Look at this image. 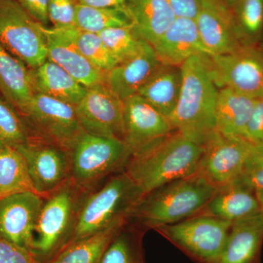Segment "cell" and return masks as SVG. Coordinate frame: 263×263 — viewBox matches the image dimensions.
<instances>
[{
	"label": "cell",
	"instance_id": "ffe728a7",
	"mask_svg": "<svg viewBox=\"0 0 263 263\" xmlns=\"http://www.w3.org/2000/svg\"><path fill=\"white\" fill-rule=\"evenodd\" d=\"M263 212L233 221L218 263H259Z\"/></svg>",
	"mask_w": 263,
	"mask_h": 263
},
{
	"label": "cell",
	"instance_id": "60d3db41",
	"mask_svg": "<svg viewBox=\"0 0 263 263\" xmlns=\"http://www.w3.org/2000/svg\"><path fill=\"white\" fill-rule=\"evenodd\" d=\"M79 4L97 8H122L127 9L128 0H76Z\"/></svg>",
	"mask_w": 263,
	"mask_h": 263
},
{
	"label": "cell",
	"instance_id": "ac0fdd59",
	"mask_svg": "<svg viewBox=\"0 0 263 263\" xmlns=\"http://www.w3.org/2000/svg\"><path fill=\"white\" fill-rule=\"evenodd\" d=\"M161 65L154 48L146 43L138 54L106 72L105 82L124 102L138 95Z\"/></svg>",
	"mask_w": 263,
	"mask_h": 263
},
{
	"label": "cell",
	"instance_id": "2e32d148",
	"mask_svg": "<svg viewBox=\"0 0 263 263\" xmlns=\"http://www.w3.org/2000/svg\"><path fill=\"white\" fill-rule=\"evenodd\" d=\"M123 141L132 154L174 132L168 118L136 95L124 101Z\"/></svg>",
	"mask_w": 263,
	"mask_h": 263
},
{
	"label": "cell",
	"instance_id": "8d00e7d4",
	"mask_svg": "<svg viewBox=\"0 0 263 263\" xmlns=\"http://www.w3.org/2000/svg\"><path fill=\"white\" fill-rule=\"evenodd\" d=\"M243 139L254 146H263V97L256 100Z\"/></svg>",
	"mask_w": 263,
	"mask_h": 263
},
{
	"label": "cell",
	"instance_id": "277c9868",
	"mask_svg": "<svg viewBox=\"0 0 263 263\" xmlns=\"http://www.w3.org/2000/svg\"><path fill=\"white\" fill-rule=\"evenodd\" d=\"M88 194L70 179L43 197L31 250L40 262H47L69 243L81 205Z\"/></svg>",
	"mask_w": 263,
	"mask_h": 263
},
{
	"label": "cell",
	"instance_id": "8fae6325",
	"mask_svg": "<svg viewBox=\"0 0 263 263\" xmlns=\"http://www.w3.org/2000/svg\"><path fill=\"white\" fill-rule=\"evenodd\" d=\"M242 138H231L217 131L203 145L197 172L219 189L235 182L252 149Z\"/></svg>",
	"mask_w": 263,
	"mask_h": 263
},
{
	"label": "cell",
	"instance_id": "44dd1931",
	"mask_svg": "<svg viewBox=\"0 0 263 263\" xmlns=\"http://www.w3.org/2000/svg\"><path fill=\"white\" fill-rule=\"evenodd\" d=\"M30 76L34 93L47 95L75 106L84 98L87 89L48 59L42 65L30 69Z\"/></svg>",
	"mask_w": 263,
	"mask_h": 263
},
{
	"label": "cell",
	"instance_id": "9a60e30c",
	"mask_svg": "<svg viewBox=\"0 0 263 263\" xmlns=\"http://www.w3.org/2000/svg\"><path fill=\"white\" fill-rule=\"evenodd\" d=\"M43 198L22 192L0 198V239L31 252L33 233Z\"/></svg>",
	"mask_w": 263,
	"mask_h": 263
},
{
	"label": "cell",
	"instance_id": "4316f807",
	"mask_svg": "<svg viewBox=\"0 0 263 263\" xmlns=\"http://www.w3.org/2000/svg\"><path fill=\"white\" fill-rule=\"evenodd\" d=\"M127 222L119 223L95 234L71 242L45 263H100L109 243Z\"/></svg>",
	"mask_w": 263,
	"mask_h": 263
},
{
	"label": "cell",
	"instance_id": "3957f363",
	"mask_svg": "<svg viewBox=\"0 0 263 263\" xmlns=\"http://www.w3.org/2000/svg\"><path fill=\"white\" fill-rule=\"evenodd\" d=\"M181 68V92L170 122L175 131L203 146L216 132L218 88L211 79L202 57H191Z\"/></svg>",
	"mask_w": 263,
	"mask_h": 263
},
{
	"label": "cell",
	"instance_id": "5bb4252c",
	"mask_svg": "<svg viewBox=\"0 0 263 263\" xmlns=\"http://www.w3.org/2000/svg\"><path fill=\"white\" fill-rule=\"evenodd\" d=\"M209 56L232 53L243 47L233 10L222 0H201L195 18Z\"/></svg>",
	"mask_w": 263,
	"mask_h": 263
},
{
	"label": "cell",
	"instance_id": "74e56055",
	"mask_svg": "<svg viewBox=\"0 0 263 263\" xmlns=\"http://www.w3.org/2000/svg\"><path fill=\"white\" fill-rule=\"evenodd\" d=\"M0 263H41L34 254L0 239Z\"/></svg>",
	"mask_w": 263,
	"mask_h": 263
},
{
	"label": "cell",
	"instance_id": "52a82bcc",
	"mask_svg": "<svg viewBox=\"0 0 263 263\" xmlns=\"http://www.w3.org/2000/svg\"><path fill=\"white\" fill-rule=\"evenodd\" d=\"M18 113L32 139L53 143L69 152L84 132L75 105L41 93H34Z\"/></svg>",
	"mask_w": 263,
	"mask_h": 263
},
{
	"label": "cell",
	"instance_id": "30bf717a",
	"mask_svg": "<svg viewBox=\"0 0 263 263\" xmlns=\"http://www.w3.org/2000/svg\"><path fill=\"white\" fill-rule=\"evenodd\" d=\"M0 45L29 69L47 60L42 25L15 0H0Z\"/></svg>",
	"mask_w": 263,
	"mask_h": 263
},
{
	"label": "cell",
	"instance_id": "f546056e",
	"mask_svg": "<svg viewBox=\"0 0 263 263\" xmlns=\"http://www.w3.org/2000/svg\"><path fill=\"white\" fill-rule=\"evenodd\" d=\"M141 228L129 226L128 221L109 243L100 263H145Z\"/></svg>",
	"mask_w": 263,
	"mask_h": 263
},
{
	"label": "cell",
	"instance_id": "484cf974",
	"mask_svg": "<svg viewBox=\"0 0 263 263\" xmlns=\"http://www.w3.org/2000/svg\"><path fill=\"white\" fill-rule=\"evenodd\" d=\"M182 78L181 67L162 64L138 95L169 119L179 101Z\"/></svg>",
	"mask_w": 263,
	"mask_h": 263
},
{
	"label": "cell",
	"instance_id": "7c38bea8",
	"mask_svg": "<svg viewBox=\"0 0 263 263\" xmlns=\"http://www.w3.org/2000/svg\"><path fill=\"white\" fill-rule=\"evenodd\" d=\"M16 149L25 160L33 187L40 196H48L71 179L68 150L38 139H31Z\"/></svg>",
	"mask_w": 263,
	"mask_h": 263
},
{
	"label": "cell",
	"instance_id": "d6986e66",
	"mask_svg": "<svg viewBox=\"0 0 263 263\" xmlns=\"http://www.w3.org/2000/svg\"><path fill=\"white\" fill-rule=\"evenodd\" d=\"M46 37L47 59L60 65L85 87L105 82V72L93 65L75 45L57 28L42 25Z\"/></svg>",
	"mask_w": 263,
	"mask_h": 263
},
{
	"label": "cell",
	"instance_id": "f35d334b",
	"mask_svg": "<svg viewBox=\"0 0 263 263\" xmlns=\"http://www.w3.org/2000/svg\"><path fill=\"white\" fill-rule=\"evenodd\" d=\"M35 22L46 27L49 22L48 2L49 0H15Z\"/></svg>",
	"mask_w": 263,
	"mask_h": 263
},
{
	"label": "cell",
	"instance_id": "6da1fadb",
	"mask_svg": "<svg viewBox=\"0 0 263 263\" xmlns=\"http://www.w3.org/2000/svg\"><path fill=\"white\" fill-rule=\"evenodd\" d=\"M202 151L174 131L132 154L122 171L143 197L165 183L196 174Z\"/></svg>",
	"mask_w": 263,
	"mask_h": 263
},
{
	"label": "cell",
	"instance_id": "ba28073f",
	"mask_svg": "<svg viewBox=\"0 0 263 263\" xmlns=\"http://www.w3.org/2000/svg\"><path fill=\"white\" fill-rule=\"evenodd\" d=\"M233 222L199 214L156 231L199 263H218Z\"/></svg>",
	"mask_w": 263,
	"mask_h": 263
},
{
	"label": "cell",
	"instance_id": "cb8c5ba5",
	"mask_svg": "<svg viewBox=\"0 0 263 263\" xmlns=\"http://www.w3.org/2000/svg\"><path fill=\"white\" fill-rule=\"evenodd\" d=\"M259 210L255 193L238 183H233L218 189L199 214L233 222Z\"/></svg>",
	"mask_w": 263,
	"mask_h": 263
},
{
	"label": "cell",
	"instance_id": "7bdbcfd3",
	"mask_svg": "<svg viewBox=\"0 0 263 263\" xmlns=\"http://www.w3.org/2000/svg\"><path fill=\"white\" fill-rule=\"evenodd\" d=\"M222 1L224 2V3H226V4L228 5V6H230V8H232V7H233V5L235 4V2H236L237 0H222Z\"/></svg>",
	"mask_w": 263,
	"mask_h": 263
},
{
	"label": "cell",
	"instance_id": "1f68e13d",
	"mask_svg": "<svg viewBox=\"0 0 263 263\" xmlns=\"http://www.w3.org/2000/svg\"><path fill=\"white\" fill-rule=\"evenodd\" d=\"M231 8L243 46H258L263 36V0H237Z\"/></svg>",
	"mask_w": 263,
	"mask_h": 263
},
{
	"label": "cell",
	"instance_id": "b9f144b4",
	"mask_svg": "<svg viewBox=\"0 0 263 263\" xmlns=\"http://www.w3.org/2000/svg\"><path fill=\"white\" fill-rule=\"evenodd\" d=\"M255 195L258 200L260 210L263 212V191L256 192Z\"/></svg>",
	"mask_w": 263,
	"mask_h": 263
},
{
	"label": "cell",
	"instance_id": "e575fe53",
	"mask_svg": "<svg viewBox=\"0 0 263 263\" xmlns=\"http://www.w3.org/2000/svg\"><path fill=\"white\" fill-rule=\"evenodd\" d=\"M234 183L254 193L263 191V146L252 147L243 172Z\"/></svg>",
	"mask_w": 263,
	"mask_h": 263
},
{
	"label": "cell",
	"instance_id": "603a6c76",
	"mask_svg": "<svg viewBox=\"0 0 263 263\" xmlns=\"http://www.w3.org/2000/svg\"><path fill=\"white\" fill-rule=\"evenodd\" d=\"M127 10L138 35L152 46L176 18L165 0H128Z\"/></svg>",
	"mask_w": 263,
	"mask_h": 263
},
{
	"label": "cell",
	"instance_id": "4dcf8cb0",
	"mask_svg": "<svg viewBox=\"0 0 263 263\" xmlns=\"http://www.w3.org/2000/svg\"><path fill=\"white\" fill-rule=\"evenodd\" d=\"M57 29H60L93 65L105 73L117 65V60L97 33L86 32L76 27Z\"/></svg>",
	"mask_w": 263,
	"mask_h": 263
},
{
	"label": "cell",
	"instance_id": "ee69618b",
	"mask_svg": "<svg viewBox=\"0 0 263 263\" xmlns=\"http://www.w3.org/2000/svg\"><path fill=\"white\" fill-rule=\"evenodd\" d=\"M259 47L261 49L263 50V36L262 38V41H261L260 46H259Z\"/></svg>",
	"mask_w": 263,
	"mask_h": 263
},
{
	"label": "cell",
	"instance_id": "7a4b0ae2",
	"mask_svg": "<svg viewBox=\"0 0 263 263\" xmlns=\"http://www.w3.org/2000/svg\"><path fill=\"white\" fill-rule=\"evenodd\" d=\"M217 190L197 172L175 180L142 197L128 221L154 230L179 222L201 212Z\"/></svg>",
	"mask_w": 263,
	"mask_h": 263
},
{
	"label": "cell",
	"instance_id": "d590c367",
	"mask_svg": "<svg viewBox=\"0 0 263 263\" xmlns=\"http://www.w3.org/2000/svg\"><path fill=\"white\" fill-rule=\"evenodd\" d=\"M76 0H49L48 18L53 28L75 27Z\"/></svg>",
	"mask_w": 263,
	"mask_h": 263
},
{
	"label": "cell",
	"instance_id": "e0dca14e",
	"mask_svg": "<svg viewBox=\"0 0 263 263\" xmlns=\"http://www.w3.org/2000/svg\"><path fill=\"white\" fill-rule=\"evenodd\" d=\"M152 48L161 63L181 67L195 56L209 55L202 45L195 19L176 17Z\"/></svg>",
	"mask_w": 263,
	"mask_h": 263
},
{
	"label": "cell",
	"instance_id": "ab89813d",
	"mask_svg": "<svg viewBox=\"0 0 263 263\" xmlns=\"http://www.w3.org/2000/svg\"><path fill=\"white\" fill-rule=\"evenodd\" d=\"M179 18H196L201 0H165Z\"/></svg>",
	"mask_w": 263,
	"mask_h": 263
},
{
	"label": "cell",
	"instance_id": "d6a6232c",
	"mask_svg": "<svg viewBox=\"0 0 263 263\" xmlns=\"http://www.w3.org/2000/svg\"><path fill=\"white\" fill-rule=\"evenodd\" d=\"M98 34L118 63L136 56L146 43L138 35L133 25L106 29Z\"/></svg>",
	"mask_w": 263,
	"mask_h": 263
},
{
	"label": "cell",
	"instance_id": "9c48e42d",
	"mask_svg": "<svg viewBox=\"0 0 263 263\" xmlns=\"http://www.w3.org/2000/svg\"><path fill=\"white\" fill-rule=\"evenodd\" d=\"M202 58L218 89L228 88L256 100L263 97V50L259 46Z\"/></svg>",
	"mask_w": 263,
	"mask_h": 263
},
{
	"label": "cell",
	"instance_id": "836d02e7",
	"mask_svg": "<svg viewBox=\"0 0 263 263\" xmlns=\"http://www.w3.org/2000/svg\"><path fill=\"white\" fill-rule=\"evenodd\" d=\"M32 139L16 109L0 94V146L17 147Z\"/></svg>",
	"mask_w": 263,
	"mask_h": 263
},
{
	"label": "cell",
	"instance_id": "83f0119b",
	"mask_svg": "<svg viewBox=\"0 0 263 263\" xmlns=\"http://www.w3.org/2000/svg\"><path fill=\"white\" fill-rule=\"evenodd\" d=\"M22 192L35 193L25 160L16 148L0 146V198Z\"/></svg>",
	"mask_w": 263,
	"mask_h": 263
},
{
	"label": "cell",
	"instance_id": "f1b7e54d",
	"mask_svg": "<svg viewBox=\"0 0 263 263\" xmlns=\"http://www.w3.org/2000/svg\"><path fill=\"white\" fill-rule=\"evenodd\" d=\"M133 25L127 9L97 8L76 3L75 27L93 33Z\"/></svg>",
	"mask_w": 263,
	"mask_h": 263
},
{
	"label": "cell",
	"instance_id": "d4e9b609",
	"mask_svg": "<svg viewBox=\"0 0 263 263\" xmlns=\"http://www.w3.org/2000/svg\"><path fill=\"white\" fill-rule=\"evenodd\" d=\"M0 94L19 112L34 94L30 69L0 45Z\"/></svg>",
	"mask_w": 263,
	"mask_h": 263
},
{
	"label": "cell",
	"instance_id": "7402d4cb",
	"mask_svg": "<svg viewBox=\"0 0 263 263\" xmlns=\"http://www.w3.org/2000/svg\"><path fill=\"white\" fill-rule=\"evenodd\" d=\"M256 99L228 88L218 89L215 106L216 129L222 136L243 139Z\"/></svg>",
	"mask_w": 263,
	"mask_h": 263
},
{
	"label": "cell",
	"instance_id": "4fadbf2b",
	"mask_svg": "<svg viewBox=\"0 0 263 263\" xmlns=\"http://www.w3.org/2000/svg\"><path fill=\"white\" fill-rule=\"evenodd\" d=\"M76 109L85 132L123 141L124 102L105 82L87 88L86 95L76 105Z\"/></svg>",
	"mask_w": 263,
	"mask_h": 263
},
{
	"label": "cell",
	"instance_id": "8992f818",
	"mask_svg": "<svg viewBox=\"0 0 263 263\" xmlns=\"http://www.w3.org/2000/svg\"><path fill=\"white\" fill-rule=\"evenodd\" d=\"M71 179L91 193L109 176L122 172L131 153L122 140L84 132L70 151Z\"/></svg>",
	"mask_w": 263,
	"mask_h": 263
},
{
	"label": "cell",
	"instance_id": "5b68a950",
	"mask_svg": "<svg viewBox=\"0 0 263 263\" xmlns=\"http://www.w3.org/2000/svg\"><path fill=\"white\" fill-rule=\"evenodd\" d=\"M141 198L138 188L125 173L112 175L103 186L85 198L69 243L128 221L132 209Z\"/></svg>",
	"mask_w": 263,
	"mask_h": 263
}]
</instances>
